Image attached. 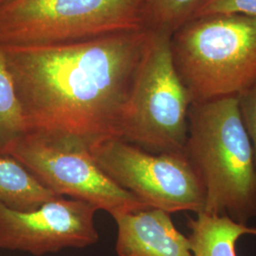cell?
Wrapping results in <instances>:
<instances>
[{
  "label": "cell",
  "mask_w": 256,
  "mask_h": 256,
  "mask_svg": "<svg viewBox=\"0 0 256 256\" xmlns=\"http://www.w3.org/2000/svg\"><path fill=\"white\" fill-rule=\"evenodd\" d=\"M150 28L46 46H0L28 130L90 146L120 137Z\"/></svg>",
  "instance_id": "obj_1"
},
{
  "label": "cell",
  "mask_w": 256,
  "mask_h": 256,
  "mask_svg": "<svg viewBox=\"0 0 256 256\" xmlns=\"http://www.w3.org/2000/svg\"><path fill=\"white\" fill-rule=\"evenodd\" d=\"M184 152L202 180L205 212L248 224L256 218V164L238 96L192 102Z\"/></svg>",
  "instance_id": "obj_2"
},
{
  "label": "cell",
  "mask_w": 256,
  "mask_h": 256,
  "mask_svg": "<svg viewBox=\"0 0 256 256\" xmlns=\"http://www.w3.org/2000/svg\"><path fill=\"white\" fill-rule=\"evenodd\" d=\"M176 70L192 102L239 96L256 84V18H196L171 36Z\"/></svg>",
  "instance_id": "obj_3"
},
{
  "label": "cell",
  "mask_w": 256,
  "mask_h": 256,
  "mask_svg": "<svg viewBox=\"0 0 256 256\" xmlns=\"http://www.w3.org/2000/svg\"><path fill=\"white\" fill-rule=\"evenodd\" d=\"M144 28V0H12L0 7V46L68 44Z\"/></svg>",
  "instance_id": "obj_4"
},
{
  "label": "cell",
  "mask_w": 256,
  "mask_h": 256,
  "mask_svg": "<svg viewBox=\"0 0 256 256\" xmlns=\"http://www.w3.org/2000/svg\"><path fill=\"white\" fill-rule=\"evenodd\" d=\"M169 32L153 30L130 93L120 138L160 154L180 152L192 99L174 66Z\"/></svg>",
  "instance_id": "obj_5"
},
{
  "label": "cell",
  "mask_w": 256,
  "mask_h": 256,
  "mask_svg": "<svg viewBox=\"0 0 256 256\" xmlns=\"http://www.w3.org/2000/svg\"><path fill=\"white\" fill-rule=\"evenodd\" d=\"M4 156L23 165L56 194L70 196L115 216L149 207L104 174L82 142L28 130L14 138Z\"/></svg>",
  "instance_id": "obj_6"
},
{
  "label": "cell",
  "mask_w": 256,
  "mask_h": 256,
  "mask_svg": "<svg viewBox=\"0 0 256 256\" xmlns=\"http://www.w3.org/2000/svg\"><path fill=\"white\" fill-rule=\"evenodd\" d=\"M88 150L111 180L149 208L170 214L204 210L203 183L184 151L154 154L118 138L99 140Z\"/></svg>",
  "instance_id": "obj_7"
},
{
  "label": "cell",
  "mask_w": 256,
  "mask_h": 256,
  "mask_svg": "<svg viewBox=\"0 0 256 256\" xmlns=\"http://www.w3.org/2000/svg\"><path fill=\"white\" fill-rule=\"evenodd\" d=\"M97 210L88 202L63 196L28 212L0 204V248L41 256L92 246L99 239L94 223Z\"/></svg>",
  "instance_id": "obj_8"
},
{
  "label": "cell",
  "mask_w": 256,
  "mask_h": 256,
  "mask_svg": "<svg viewBox=\"0 0 256 256\" xmlns=\"http://www.w3.org/2000/svg\"><path fill=\"white\" fill-rule=\"evenodd\" d=\"M171 214L156 208L113 216L119 256H192L189 239L174 227Z\"/></svg>",
  "instance_id": "obj_9"
},
{
  "label": "cell",
  "mask_w": 256,
  "mask_h": 256,
  "mask_svg": "<svg viewBox=\"0 0 256 256\" xmlns=\"http://www.w3.org/2000/svg\"><path fill=\"white\" fill-rule=\"evenodd\" d=\"M192 256H238L236 242L244 234L256 236V227L236 222L227 216L200 212L187 218Z\"/></svg>",
  "instance_id": "obj_10"
},
{
  "label": "cell",
  "mask_w": 256,
  "mask_h": 256,
  "mask_svg": "<svg viewBox=\"0 0 256 256\" xmlns=\"http://www.w3.org/2000/svg\"><path fill=\"white\" fill-rule=\"evenodd\" d=\"M60 198L37 180L10 156H0V204L12 210L28 212Z\"/></svg>",
  "instance_id": "obj_11"
},
{
  "label": "cell",
  "mask_w": 256,
  "mask_h": 256,
  "mask_svg": "<svg viewBox=\"0 0 256 256\" xmlns=\"http://www.w3.org/2000/svg\"><path fill=\"white\" fill-rule=\"evenodd\" d=\"M27 131L14 84L0 52V156L16 138Z\"/></svg>",
  "instance_id": "obj_12"
},
{
  "label": "cell",
  "mask_w": 256,
  "mask_h": 256,
  "mask_svg": "<svg viewBox=\"0 0 256 256\" xmlns=\"http://www.w3.org/2000/svg\"><path fill=\"white\" fill-rule=\"evenodd\" d=\"M202 0H144L150 30L173 34L192 18Z\"/></svg>",
  "instance_id": "obj_13"
},
{
  "label": "cell",
  "mask_w": 256,
  "mask_h": 256,
  "mask_svg": "<svg viewBox=\"0 0 256 256\" xmlns=\"http://www.w3.org/2000/svg\"><path fill=\"white\" fill-rule=\"evenodd\" d=\"M216 14H239L256 18V0H202L192 18Z\"/></svg>",
  "instance_id": "obj_14"
},
{
  "label": "cell",
  "mask_w": 256,
  "mask_h": 256,
  "mask_svg": "<svg viewBox=\"0 0 256 256\" xmlns=\"http://www.w3.org/2000/svg\"><path fill=\"white\" fill-rule=\"evenodd\" d=\"M238 104L244 126L252 142L256 164V84L238 96Z\"/></svg>",
  "instance_id": "obj_15"
},
{
  "label": "cell",
  "mask_w": 256,
  "mask_h": 256,
  "mask_svg": "<svg viewBox=\"0 0 256 256\" xmlns=\"http://www.w3.org/2000/svg\"><path fill=\"white\" fill-rule=\"evenodd\" d=\"M10 1H12V0H0V7L5 5V4H7Z\"/></svg>",
  "instance_id": "obj_16"
}]
</instances>
